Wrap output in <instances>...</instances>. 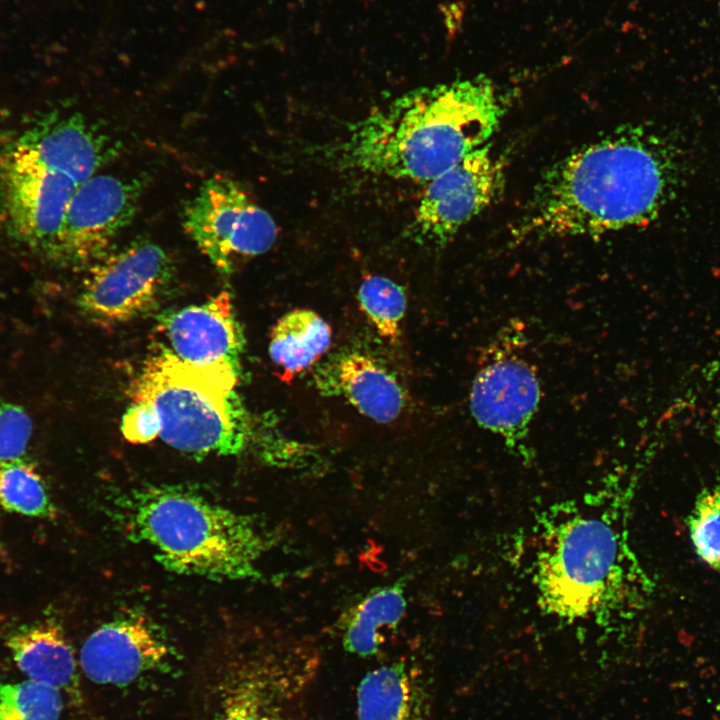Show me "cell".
<instances>
[{"instance_id": "7402d4cb", "label": "cell", "mask_w": 720, "mask_h": 720, "mask_svg": "<svg viewBox=\"0 0 720 720\" xmlns=\"http://www.w3.org/2000/svg\"><path fill=\"white\" fill-rule=\"evenodd\" d=\"M357 297L361 310L378 334L395 344L407 306L403 288L385 276L369 275L360 284Z\"/></svg>"}, {"instance_id": "ac0fdd59", "label": "cell", "mask_w": 720, "mask_h": 720, "mask_svg": "<svg viewBox=\"0 0 720 720\" xmlns=\"http://www.w3.org/2000/svg\"><path fill=\"white\" fill-rule=\"evenodd\" d=\"M329 324L315 311L297 308L284 314L273 326L269 355L282 379L289 381L320 359L331 344Z\"/></svg>"}, {"instance_id": "4316f807", "label": "cell", "mask_w": 720, "mask_h": 720, "mask_svg": "<svg viewBox=\"0 0 720 720\" xmlns=\"http://www.w3.org/2000/svg\"><path fill=\"white\" fill-rule=\"evenodd\" d=\"M444 17V24L449 36L452 39L459 31L465 13V4L462 1L447 2L440 6Z\"/></svg>"}, {"instance_id": "ffe728a7", "label": "cell", "mask_w": 720, "mask_h": 720, "mask_svg": "<svg viewBox=\"0 0 720 720\" xmlns=\"http://www.w3.org/2000/svg\"><path fill=\"white\" fill-rule=\"evenodd\" d=\"M305 674L303 666L278 681L263 673L246 677L226 698L219 720H282L284 689L301 686Z\"/></svg>"}, {"instance_id": "7a4b0ae2", "label": "cell", "mask_w": 720, "mask_h": 720, "mask_svg": "<svg viewBox=\"0 0 720 720\" xmlns=\"http://www.w3.org/2000/svg\"><path fill=\"white\" fill-rule=\"evenodd\" d=\"M504 111L484 76L423 87L354 123L334 153L345 169L427 183L486 145Z\"/></svg>"}, {"instance_id": "8992f818", "label": "cell", "mask_w": 720, "mask_h": 720, "mask_svg": "<svg viewBox=\"0 0 720 720\" xmlns=\"http://www.w3.org/2000/svg\"><path fill=\"white\" fill-rule=\"evenodd\" d=\"M524 334L513 326L490 342L469 393L475 422L512 452L530 458L527 441L542 389L536 366L524 353Z\"/></svg>"}, {"instance_id": "4fadbf2b", "label": "cell", "mask_w": 720, "mask_h": 720, "mask_svg": "<svg viewBox=\"0 0 720 720\" xmlns=\"http://www.w3.org/2000/svg\"><path fill=\"white\" fill-rule=\"evenodd\" d=\"M170 648L158 628L144 616L126 615L104 623L85 640L81 668L99 684L125 685L159 668Z\"/></svg>"}, {"instance_id": "9a60e30c", "label": "cell", "mask_w": 720, "mask_h": 720, "mask_svg": "<svg viewBox=\"0 0 720 720\" xmlns=\"http://www.w3.org/2000/svg\"><path fill=\"white\" fill-rule=\"evenodd\" d=\"M321 391L342 396L362 415L389 423L402 413L406 397L396 377L380 362L360 352L342 355L316 377Z\"/></svg>"}, {"instance_id": "d6986e66", "label": "cell", "mask_w": 720, "mask_h": 720, "mask_svg": "<svg viewBox=\"0 0 720 720\" xmlns=\"http://www.w3.org/2000/svg\"><path fill=\"white\" fill-rule=\"evenodd\" d=\"M406 606L401 583L370 592L354 608L344 626V648L361 657L375 655L380 646L381 628L396 626L402 619Z\"/></svg>"}, {"instance_id": "2e32d148", "label": "cell", "mask_w": 720, "mask_h": 720, "mask_svg": "<svg viewBox=\"0 0 720 720\" xmlns=\"http://www.w3.org/2000/svg\"><path fill=\"white\" fill-rule=\"evenodd\" d=\"M5 642L15 665L28 680L79 697L74 651L54 620L21 626Z\"/></svg>"}, {"instance_id": "cb8c5ba5", "label": "cell", "mask_w": 720, "mask_h": 720, "mask_svg": "<svg viewBox=\"0 0 720 720\" xmlns=\"http://www.w3.org/2000/svg\"><path fill=\"white\" fill-rule=\"evenodd\" d=\"M688 531L697 556L720 574V485L697 496L688 516Z\"/></svg>"}, {"instance_id": "7c38bea8", "label": "cell", "mask_w": 720, "mask_h": 720, "mask_svg": "<svg viewBox=\"0 0 720 720\" xmlns=\"http://www.w3.org/2000/svg\"><path fill=\"white\" fill-rule=\"evenodd\" d=\"M7 145L79 186L117 153L111 137L78 112L42 116Z\"/></svg>"}, {"instance_id": "5b68a950", "label": "cell", "mask_w": 720, "mask_h": 720, "mask_svg": "<svg viewBox=\"0 0 720 720\" xmlns=\"http://www.w3.org/2000/svg\"><path fill=\"white\" fill-rule=\"evenodd\" d=\"M237 372L226 366H199L169 351L149 359L130 390L131 402L147 407L158 438L193 456L237 455L251 432L236 393Z\"/></svg>"}, {"instance_id": "277c9868", "label": "cell", "mask_w": 720, "mask_h": 720, "mask_svg": "<svg viewBox=\"0 0 720 720\" xmlns=\"http://www.w3.org/2000/svg\"><path fill=\"white\" fill-rule=\"evenodd\" d=\"M129 535L177 574L214 580L260 576L272 539L249 515L176 486L150 485L123 496Z\"/></svg>"}, {"instance_id": "52a82bcc", "label": "cell", "mask_w": 720, "mask_h": 720, "mask_svg": "<svg viewBox=\"0 0 720 720\" xmlns=\"http://www.w3.org/2000/svg\"><path fill=\"white\" fill-rule=\"evenodd\" d=\"M182 224L200 251L223 274L239 258L267 252L277 238L272 216L235 180L207 179L183 209Z\"/></svg>"}, {"instance_id": "603a6c76", "label": "cell", "mask_w": 720, "mask_h": 720, "mask_svg": "<svg viewBox=\"0 0 720 720\" xmlns=\"http://www.w3.org/2000/svg\"><path fill=\"white\" fill-rule=\"evenodd\" d=\"M62 692L31 680L0 682V720H60Z\"/></svg>"}, {"instance_id": "30bf717a", "label": "cell", "mask_w": 720, "mask_h": 720, "mask_svg": "<svg viewBox=\"0 0 720 720\" xmlns=\"http://www.w3.org/2000/svg\"><path fill=\"white\" fill-rule=\"evenodd\" d=\"M142 178L94 175L74 192L51 259L70 267H91L110 251L133 220L144 189Z\"/></svg>"}, {"instance_id": "d4e9b609", "label": "cell", "mask_w": 720, "mask_h": 720, "mask_svg": "<svg viewBox=\"0 0 720 720\" xmlns=\"http://www.w3.org/2000/svg\"><path fill=\"white\" fill-rule=\"evenodd\" d=\"M32 430L25 409L0 397V465L26 457Z\"/></svg>"}, {"instance_id": "484cf974", "label": "cell", "mask_w": 720, "mask_h": 720, "mask_svg": "<svg viewBox=\"0 0 720 720\" xmlns=\"http://www.w3.org/2000/svg\"><path fill=\"white\" fill-rule=\"evenodd\" d=\"M121 432L133 444H145L158 438L154 416L147 407L136 402H131L124 413Z\"/></svg>"}, {"instance_id": "ba28073f", "label": "cell", "mask_w": 720, "mask_h": 720, "mask_svg": "<svg viewBox=\"0 0 720 720\" xmlns=\"http://www.w3.org/2000/svg\"><path fill=\"white\" fill-rule=\"evenodd\" d=\"M78 187L6 144L0 151V231L50 258Z\"/></svg>"}, {"instance_id": "5bb4252c", "label": "cell", "mask_w": 720, "mask_h": 720, "mask_svg": "<svg viewBox=\"0 0 720 720\" xmlns=\"http://www.w3.org/2000/svg\"><path fill=\"white\" fill-rule=\"evenodd\" d=\"M161 330L168 351L179 359L199 366H226L240 374L244 339L227 292L168 314Z\"/></svg>"}, {"instance_id": "8fae6325", "label": "cell", "mask_w": 720, "mask_h": 720, "mask_svg": "<svg viewBox=\"0 0 720 720\" xmlns=\"http://www.w3.org/2000/svg\"><path fill=\"white\" fill-rule=\"evenodd\" d=\"M502 160L486 144L427 182L410 231L420 242L446 244L502 191Z\"/></svg>"}, {"instance_id": "6da1fadb", "label": "cell", "mask_w": 720, "mask_h": 720, "mask_svg": "<svg viewBox=\"0 0 720 720\" xmlns=\"http://www.w3.org/2000/svg\"><path fill=\"white\" fill-rule=\"evenodd\" d=\"M676 146L629 125L547 169L517 221L516 240L601 236L650 223L682 178Z\"/></svg>"}, {"instance_id": "e0dca14e", "label": "cell", "mask_w": 720, "mask_h": 720, "mask_svg": "<svg viewBox=\"0 0 720 720\" xmlns=\"http://www.w3.org/2000/svg\"><path fill=\"white\" fill-rule=\"evenodd\" d=\"M358 720H427V698L416 670L399 661L369 671L357 689Z\"/></svg>"}, {"instance_id": "44dd1931", "label": "cell", "mask_w": 720, "mask_h": 720, "mask_svg": "<svg viewBox=\"0 0 720 720\" xmlns=\"http://www.w3.org/2000/svg\"><path fill=\"white\" fill-rule=\"evenodd\" d=\"M0 507L30 517L55 514L41 474L26 457L0 465Z\"/></svg>"}, {"instance_id": "3957f363", "label": "cell", "mask_w": 720, "mask_h": 720, "mask_svg": "<svg viewBox=\"0 0 720 720\" xmlns=\"http://www.w3.org/2000/svg\"><path fill=\"white\" fill-rule=\"evenodd\" d=\"M534 558L542 608L564 619L638 610L650 580L608 513L573 508L543 523Z\"/></svg>"}, {"instance_id": "9c48e42d", "label": "cell", "mask_w": 720, "mask_h": 720, "mask_svg": "<svg viewBox=\"0 0 720 720\" xmlns=\"http://www.w3.org/2000/svg\"><path fill=\"white\" fill-rule=\"evenodd\" d=\"M89 268L79 305L90 319L102 325L119 324L148 312L173 273L167 252L147 240L109 252Z\"/></svg>"}]
</instances>
